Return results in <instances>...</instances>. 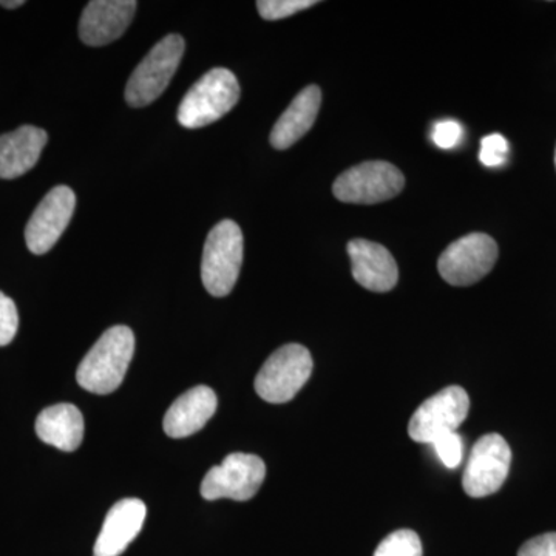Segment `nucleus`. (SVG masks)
<instances>
[{"label":"nucleus","mask_w":556,"mask_h":556,"mask_svg":"<svg viewBox=\"0 0 556 556\" xmlns=\"http://www.w3.org/2000/svg\"><path fill=\"white\" fill-rule=\"evenodd\" d=\"M135 354V334L129 327L109 328L80 362L76 380L93 394L118 390Z\"/></svg>","instance_id":"nucleus-1"},{"label":"nucleus","mask_w":556,"mask_h":556,"mask_svg":"<svg viewBox=\"0 0 556 556\" xmlns=\"http://www.w3.org/2000/svg\"><path fill=\"white\" fill-rule=\"evenodd\" d=\"M240 100V84L228 68H214L197 80L178 109V123L201 129L228 115Z\"/></svg>","instance_id":"nucleus-2"},{"label":"nucleus","mask_w":556,"mask_h":556,"mask_svg":"<svg viewBox=\"0 0 556 556\" xmlns=\"http://www.w3.org/2000/svg\"><path fill=\"white\" fill-rule=\"evenodd\" d=\"M243 265V233L232 219H223L208 232L201 278L208 294L226 298L239 280Z\"/></svg>","instance_id":"nucleus-3"},{"label":"nucleus","mask_w":556,"mask_h":556,"mask_svg":"<svg viewBox=\"0 0 556 556\" xmlns=\"http://www.w3.org/2000/svg\"><path fill=\"white\" fill-rule=\"evenodd\" d=\"M185 50V39L179 35L161 39L131 73L126 87L127 104L146 108L159 100L174 78Z\"/></svg>","instance_id":"nucleus-4"},{"label":"nucleus","mask_w":556,"mask_h":556,"mask_svg":"<svg viewBox=\"0 0 556 556\" xmlns=\"http://www.w3.org/2000/svg\"><path fill=\"white\" fill-rule=\"evenodd\" d=\"M313 357L305 346L289 343L270 354L255 378V391L269 404H285L308 382Z\"/></svg>","instance_id":"nucleus-5"},{"label":"nucleus","mask_w":556,"mask_h":556,"mask_svg":"<svg viewBox=\"0 0 556 556\" xmlns=\"http://www.w3.org/2000/svg\"><path fill=\"white\" fill-rule=\"evenodd\" d=\"M404 186V174L396 166L386 161H368L343 172L332 192L343 203L376 204L394 199Z\"/></svg>","instance_id":"nucleus-6"},{"label":"nucleus","mask_w":556,"mask_h":556,"mask_svg":"<svg viewBox=\"0 0 556 556\" xmlns=\"http://www.w3.org/2000/svg\"><path fill=\"white\" fill-rule=\"evenodd\" d=\"M497 252L492 237L482 232L468 233L442 252L438 262L439 274L453 287H470L493 269Z\"/></svg>","instance_id":"nucleus-7"},{"label":"nucleus","mask_w":556,"mask_h":556,"mask_svg":"<svg viewBox=\"0 0 556 556\" xmlns=\"http://www.w3.org/2000/svg\"><path fill=\"white\" fill-rule=\"evenodd\" d=\"M266 477L262 457L232 453L219 466L212 467L201 482V496L207 501L229 497L248 501L257 495Z\"/></svg>","instance_id":"nucleus-8"},{"label":"nucleus","mask_w":556,"mask_h":556,"mask_svg":"<svg viewBox=\"0 0 556 556\" xmlns=\"http://www.w3.org/2000/svg\"><path fill=\"white\" fill-rule=\"evenodd\" d=\"M470 412V397L460 387H448L427 399L409 420V438L420 444H431L438 438L455 433Z\"/></svg>","instance_id":"nucleus-9"},{"label":"nucleus","mask_w":556,"mask_h":556,"mask_svg":"<svg viewBox=\"0 0 556 556\" xmlns=\"http://www.w3.org/2000/svg\"><path fill=\"white\" fill-rule=\"evenodd\" d=\"M511 464V450L501 434H485L471 448L463 486L468 496L485 497L503 486Z\"/></svg>","instance_id":"nucleus-10"},{"label":"nucleus","mask_w":556,"mask_h":556,"mask_svg":"<svg viewBox=\"0 0 556 556\" xmlns=\"http://www.w3.org/2000/svg\"><path fill=\"white\" fill-rule=\"evenodd\" d=\"M76 207V195L67 186L51 189L33 212L25 241L33 254H47L65 232Z\"/></svg>","instance_id":"nucleus-11"},{"label":"nucleus","mask_w":556,"mask_h":556,"mask_svg":"<svg viewBox=\"0 0 556 556\" xmlns=\"http://www.w3.org/2000/svg\"><path fill=\"white\" fill-rule=\"evenodd\" d=\"M134 0H93L83 11L79 36L86 46L102 47L119 39L134 20Z\"/></svg>","instance_id":"nucleus-12"},{"label":"nucleus","mask_w":556,"mask_h":556,"mask_svg":"<svg viewBox=\"0 0 556 556\" xmlns=\"http://www.w3.org/2000/svg\"><path fill=\"white\" fill-rule=\"evenodd\" d=\"M351 270L361 287L372 292H388L397 285L396 260L382 244L368 240H353L348 243Z\"/></svg>","instance_id":"nucleus-13"},{"label":"nucleus","mask_w":556,"mask_h":556,"mask_svg":"<svg viewBox=\"0 0 556 556\" xmlns=\"http://www.w3.org/2000/svg\"><path fill=\"white\" fill-rule=\"evenodd\" d=\"M148 517V507L141 500L119 501L110 508L100 536L94 544V556H119L141 532Z\"/></svg>","instance_id":"nucleus-14"},{"label":"nucleus","mask_w":556,"mask_h":556,"mask_svg":"<svg viewBox=\"0 0 556 556\" xmlns=\"http://www.w3.org/2000/svg\"><path fill=\"white\" fill-rule=\"evenodd\" d=\"M218 399L214 390L200 386L186 391L170 405L164 416L163 427L167 437H192L206 426L217 412Z\"/></svg>","instance_id":"nucleus-15"},{"label":"nucleus","mask_w":556,"mask_h":556,"mask_svg":"<svg viewBox=\"0 0 556 556\" xmlns=\"http://www.w3.org/2000/svg\"><path fill=\"white\" fill-rule=\"evenodd\" d=\"M49 137L39 127L24 126L0 137V178L14 179L36 166Z\"/></svg>","instance_id":"nucleus-16"},{"label":"nucleus","mask_w":556,"mask_h":556,"mask_svg":"<svg viewBox=\"0 0 556 556\" xmlns=\"http://www.w3.org/2000/svg\"><path fill=\"white\" fill-rule=\"evenodd\" d=\"M320 105L321 91L317 86H309L300 91L270 131L273 148L289 149L305 137L316 123Z\"/></svg>","instance_id":"nucleus-17"},{"label":"nucleus","mask_w":556,"mask_h":556,"mask_svg":"<svg viewBox=\"0 0 556 556\" xmlns=\"http://www.w3.org/2000/svg\"><path fill=\"white\" fill-rule=\"evenodd\" d=\"M84 417L72 404H58L43 409L36 419V434L40 441L62 450L75 452L83 444Z\"/></svg>","instance_id":"nucleus-18"},{"label":"nucleus","mask_w":556,"mask_h":556,"mask_svg":"<svg viewBox=\"0 0 556 556\" xmlns=\"http://www.w3.org/2000/svg\"><path fill=\"white\" fill-rule=\"evenodd\" d=\"M375 556H422V543L413 530H397L379 544Z\"/></svg>","instance_id":"nucleus-19"},{"label":"nucleus","mask_w":556,"mask_h":556,"mask_svg":"<svg viewBox=\"0 0 556 556\" xmlns=\"http://www.w3.org/2000/svg\"><path fill=\"white\" fill-rule=\"evenodd\" d=\"M314 5V0H260L257 10L265 21H280Z\"/></svg>","instance_id":"nucleus-20"},{"label":"nucleus","mask_w":556,"mask_h":556,"mask_svg":"<svg viewBox=\"0 0 556 556\" xmlns=\"http://www.w3.org/2000/svg\"><path fill=\"white\" fill-rule=\"evenodd\" d=\"M508 141L503 135H486L481 141V152H479V161L485 167H501L508 160Z\"/></svg>","instance_id":"nucleus-21"},{"label":"nucleus","mask_w":556,"mask_h":556,"mask_svg":"<svg viewBox=\"0 0 556 556\" xmlns=\"http://www.w3.org/2000/svg\"><path fill=\"white\" fill-rule=\"evenodd\" d=\"M20 328V314L13 300L0 292V346L10 345Z\"/></svg>","instance_id":"nucleus-22"},{"label":"nucleus","mask_w":556,"mask_h":556,"mask_svg":"<svg viewBox=\"0 0 556 556\" xmlns=\"http://www.w3.org/2000/svg\"><path fill=\"white\" fill-rule=\"evenodd\" d=\"M431 445L437 450V455L445 467H459L460 460H463L464 444L463 438L456 431L438 438L437 441L431 442Z\"/></svg>","instance_id":"nucleus-23"},{"label":"nucleus","mask_w":556,"mask_h":556,"mask_svg":"<svg viewBox=\"0 0 556 556\" xmlns=\"http://www.w3.org/2000/svg\"><path fill=\"white\" fill-rule=\"evenodd\" d=\"M464 137V129L455 119L438 121L431 131V139L441 149H455Z\"/></svg>","instance_id":"nucleus-24"},{"label":"nucleus","mask_w":556,"mask_h":556,"mask_svg":"<svg viewBox=\"0 0 556 556\" xmlns=\"http://www.w3.org/2000/svg\"><path fill=\"white\" fill-rule=\"evenodd\" d=\"M518 556H556V533H544L527 541Z\"/></svg>","instance_id":"nucleus-25"},{"label":"nucleus","mask_w":556,"mask_h":556,"mask_svg":"<svg viewBox=\"0 0 556 556\" xmlns=\"http://www.w3.org/2000/svg\"><path fill=\"white\" fill-rule=\"evenodd\" d=\"M25 2H22V0H14V2H5V0H2L0 2V5L5 7V9H17V7L24 5Z\"/></svg>","instance_id":"nucleus-26"},{"label":"nucleus","mask_w":556,"mask_h":556,"mask_svg":"<svg viewBox=\"0 0 556 556\" xmlns=\"http://www.w3.org/2000/svg\"><path fill=\"white\" fill-rule=\"evenodd\" d=\"M555 166H556V150H555Z\"/></svg>","instance_id":"nucleus-27"}]
</instances>
